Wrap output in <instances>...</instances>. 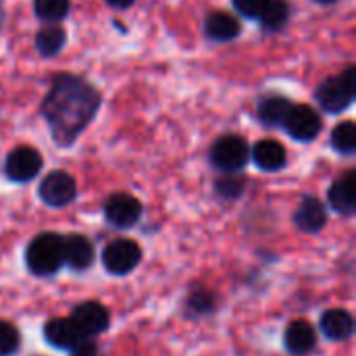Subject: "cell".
Here are the masks:
<instances>
[{"label": "cell", "instance_id": "6da1fadb", "mask_svg": "<svg viewBox=\"0 0 356 356\" xmlns=\"http://www.w3.org/2000/svg\"><path fill=\"white\" fill-rule=\"evenodd\" d=\"M100 106L98 90L86 79L58 73L42 102V115L58 146H71Z\"/></svg>", "mask_w": 356, "mask_h": 356}, {"label": "cell", "instance_id": "7a4b0ae2", "mask_svg": "<svg viewBox=\"0 0 356 356\" xmlns=\"http://www.w3.org/2000/svg\"><path fill=\"white\" fill-rule=\"evenodd\" d=\"M25 263L33 275H40V277L54 275L65 265L63 236L52 234V232L35 236L25 250Z\"/></svg>", "mask_w": 356, "mask_h": 356}, {"label": "cell", "instance_id": "3957f363", "mask_svg": "<svg viewBox=\"0 0 356 356\" xmlns=\"http://www.w3.org/2000/svg\"><path fill=\"white\" fill-rule=\"evenodd\" d=\"M356 94V69L348 67L344 73L327 77L315 90V100L327 113H342L346 111Z\"/></svg>", "mask_w": 356, "mask_h": 356}, {"label": "cell", "instance_id": "277c9868", "mask_svg": "<svg viewBox=\"0 0 356 356\" xmlns=\"http://www.w3.org/2000/svg\"><path fill=\"white\" fill-rule=\"evenodd\" d=\"M248 159H250V148L246 140L234 134L221 136L211 148V163L225 173H236L244 169Z\"/></svg>", "mask_w": 356, "mask_h": 356}, {"label": "cell", "instance_id": "5b68a950", "mask_svg": "<svg viewBox=\"0 0 356 356\" xmlns=\"http://www.w3.org/2000/svg\"><path fill=\"white\" fill-rule=\"evenodd\" d=\"M142 261L140 246L129 238H117L102 250V265L113 275L131 273Z\"/></svg>", "mask_w": 356, "mask_h": 356}, {"label": "cell", "instance_id": "8992f818", "mask_svg": "<svg viewBox=\"0 0 356 356\" xmlns=\"http://www.w3.org/2000/svg\"><path fill=\"white\" fill-rule=\"evenodd\" d=\"M284 127H286V131L294 140L311 142L321 131V117L309 104H292L290 111H288V115H286Z\"/></svg>", "mask_w": 356, "mask_h": 356}, {"label": "cell", "instance_id": "52a82bcc", "mask_svg": "<svg viewBox=\"0 0 356 356\" xmlns=\"http://www.w3.org/2000/svg\"><path fill=\"white\" fill-rule=\"evenodd\" d=\"M42 154L31 146H17L4 163V173L10 181L25 184L31 181L42 169Z\"/></svg>", "mask_w": 356, "mask_h": 356}, {"label": "cell", "instance_id": "ba28073f", "mask_svg": "<svg viewBox=\"0 0 356 356\" xmlns=\"http://www.w3.org/2000/svg\"><path fill=\"white\" fill-rule=\"evenodd\" d=\"M38 194L48 207H67L77 196V184L67 171H52L42 179Z\"/></svg>", "mask_w": 356, "mask_h": 356}, {"label": "cell", "instance_id": "9c48e42d", "mask_svg": "<svg viewBox=\"0 0 356 356\" xmlns=\"http://www.w3.org/2000/svg\"><path fill=\"white\" fill-rule=\"evenodd\" d=\"M104 217L113 227L127 229L136 225L142 217V204L136 196L119 192L106 198L104 202Z\"/></svg>", "mask_w": 356, "mask_h": 356}, {"label": "cell", "instance_id": "30bf717a", "mask_svg": "<svg viewBox=\"0 0 356 356\" xmlns=\"http://www.w3.org/2000/svg\"><path fill=\"white\" fill-rule=\"evenodd\" d=\"M44 336L54 348H60V350H73L83 340H88V336L77 327V323L71 317L50 319L44 327Z\"/></svg>", "mask_w": 356, "mask_h": 356}, {"label": "cell", "instance_id": "8fae6325", "mask_svg": "<svg viewBox=\"0 0 356 356\" xmlns=\"http://www.w3.org/2000/svg\"><path fill=\"white\" fill-rule=\"evenodd\" d=\"M71 319L77 323V327L88 338L102 334L108 327V321H111L106 307H102L100 302H94V300H88V302L77 305L73 309V313H71Z\"/></svg>", "mask_w": 356, "mask_h": 356}, {"label": "cell", "instance_id": "7c38bea8", "mask_svg": "<svg viewBox=\"0 0 356 356\" xmlns=\"http://www.w3.org/2000/svg\"><path fill=\"white\" fill-rule=\"evenodd\" d=\"M284 344H286V350L292 353L294 356L309 355V353H313V348L317 346V332H315V327H313L309 321H305V319L292 321V323L286 327Z\"/></svg>", "mask_w": 356, "mask_h": 356}, {"label": "cell", "instance_id": "4fadbf2b", "mask_svg": "<svg viewBox=\"0 0 356 356\" xmlns=\"http://www.w3.org/2000/svg\"><path fill=\"white\" fill-rule=\"evenodd\" d=\"M63 259L75 271H86L94 261V246L81 234H71L63 238Z\"/></svg>", "mask_w": 356, "mask_h": 356}, {"label": "cell", "instance_id": "5bb4252c", "mask_svg": "<svg viewBox=\"0 0 356 356\" xmlns=\"http://www.w3.org/2000/svg\"><path fill=\"white\" fill-rule=\"evenodd\" d=\"M330 204L340 215H353L356 209V173L348 171L330 188Z\"/></svg>", "mask_w": 356, "mask_h": 356}, {"label": "cell", "instance_id": "9a60e30c", "mask_svg": "<svg viewBox=\"0 0 356 356\" xmlns=\"http://www.w3.org/2000/svg\"><path fill=\"white\" fill-rule=\"evenodd\" d=\"M325 221H327V213H325L323 202L315 196L302 198L300 207L294 213V223L298 225V229H302L307 234H315V232L323 229Z\"/></svg>", "mask_w": 356, "mask_h": 356}, {"label": "cell", "instance_id": "2e32d148", "mask_svg": "<svg viewBox=\"0 0 356 356\" xmlns=\"http://www.w3.org/2000/svg\"><path fill=\"white\" fill-rule=\"evenodd\" d=\"M321 332L334 342H344L355 334V319L346 309H330L321 317Z\"/></svg>", "mask_w": 356, "mask_h": 356}, {"label": "cell", "instance_id": "e0dca14e", "mask_svg": "<svg viewBox=\"0 0 356 356\" xmlns=\"http://www.w3.org/2000/svg\"><path fill=\"white\" fill-rule=\"evenodd\" d=\"M240 31H242L240 21L225 10H213L204 21V33L215 42L236 40L240 35Z\"/></svg>", "mask_w": 356, "mask_h": 356}, {"label": "cell", "instance_id": "ac0fdd59", "mask_svg": "<svg viewBox=\"0 0 356 356\" xmlns=\"http://www.w3.org/2000/svg\"><path fill=\"white\" fill-rule=\"evenodd\" d=\"M250 154H252V161L257 163V167L263 171H280L286 167V161H288L286 148L275 140L257 142L254 148L250 150Z\"/></svg>", "mask_w": 356, "mask_h": 356}, {"label": "cell", "instance_id": "d6986e66", "mask_svg": "<svg viewBox=\"0 0 356 356\" xmlns=\"http://www.w3.org/2000/svg\"><path fill=\"white\" fill-rule=\"evenodd\" d=\"M65 42H67V33L56 23H48L42 29H38V33H35V48L42 56L58 54L63 50Z\"/></svg>", "mask_w": 356, "mask_h": 356}, {"label": "cell", "instance_id": "ffe728a7", "mask_svg": "<svg viewBox=\"0 0 356 356\" xmlns=\"http://www.w3.org/2000/svg\"><path fill=\"white\" fill-rule=\"evenodd\" d=\"M292 102L286 96H267L259 104V121L265 125H284Z\"/></svg>", "mask_w": 356, "mask_h": 356}, {"label": "cell", "instance_id": "44dd1931", "mask_svg": "<svg viewBox=\"0 0 356 356\" xmlns=\"http://www.w3.org/2000/svg\"><path fill=\"white\" fill-rule=\"evenodd\" d=\"M288 19H290V6L286 0H267L265 8L259 15V21L267 31L282 29L288 23Z\"/></svg>", "mask_w": 356, "mask_h": 356}, {"label": "cell", "instance_id": "7402d4cb", "mask_svg": "<svg viewBox=\"0 0 356 356\" xmlns=\"http://www.w3.org/2000/svg\"><path fill=\"white\" fill-rule=\"evenodd\" d=\"M332 146L340 154H353L356 150V125L353 121H342L332 131Z\"/></svg>", "mask_w": 356, "mask_h": 356}, {"label": "cell", "instance_id": "603a6c76", "mask_svg": "<svg viewBox=\"0 0 356 356\" xmlns=\"http://www.w3.org/2000/svg\"><path fill=\"white\" fill-rule=\"evenodd\" d=\"M33 10L42 21L56 23L67 17L69 0H33Z\"/></svg>", "mask_w": 356, "mask_h": 356}, {"label": "cell", "instance_id": "cb8c5ba5", "mask_svg": "<svg viewBox=\"0 0 356 356\" xmlns=\"http://www.w3.org/2000/svg\"><path fill=\"white\" fill-rule=\"evenodd\" d=\"M19 330L8 321H0V356H13L19 350Z\"/></svg>", "mask_w": 356, "mask_h": 356}, {"label": "cell", "instance_id": "d4e9b609", "mask_svg": "<svg viewBox=\"0 0 356 356\" xmlns=\"http://www.w3.org/2000/svg\"><path fill=\"white\" fill-rule=\"evenodd\" d=\"M215 190L223 198H238L244 192V179L238 175H225V177L217 179Z\"/></svg>", "mask_w": 356, "mask_h": 356}, {"label": "cell", "instance_id": "484cf974", "mask_svg": "<svg viewBox=\"0 0 356 356\" xmlns=\"http://www.w3.org/2000/svg\"><path fill=\"white\" fill-rule=\"evenodd\" d=\"M267 0H234V6L240 15L248 19H259L261 10L265 8Z\"/></svg>", "mask_w": 356, "mask_h": 356}, {"label": "cell", "instance_id": "4316f807", "mask_svg": "<svg viewBox=\"0 0 356 356\" xmlns=\"http://www.w3.org/2000/svg\"><path fill=\"white\" fill-rule=\"evenodd\" d=\"M190 305H192V309H194V311H200V313H204V311H211V307H213V302H211V296H209L207 292L194 294V296H192V300H190Z\"/></svg>", "mask_w": 356, "mask_h": 356}, {"label": "cell", "instance_id": "83f0119b", "mask_svg": "<svg viewBox=\"0 0 356 356\" xmlns=\"http://www.w3.org/2000/svg\"><path fill=\"white\" fill-rule=\"evenodd\" d=\"M71 356H100V353H98L96 344H92V342H88V340H83L79 346H75V348L71 350Z\"/></svg>", "mask_w": 356, "mask_h": 356}, {"label": "cell", "instance_id": "f1b7e54d", "mask_svg": "<svg viewBox=\"0 0 356 356\" xmlns=\"http://www.w3.org/2000/svg\"><path fill=\"white\" fill-rule=\"evenodd\" d=\"M106 4H111V6H115V8H125V6H129L134 0H104Z\"/></svg>", "mask_w": 356, "mask_h": 356}, {"label": "cell", "instance_id": "f546056e", "mask_svg": "<svg viewBox=\"0 0 356 356\" xmlns=\"http://www.w3.org/2000/svg\"><path fill=\"white\" fill-rule=\"evenodd\" d=\"M315 2H321V4H332V2H336V0H315Z\"/></svg>", "mask_w": 356, "mask_h": 356}]
</instances>
